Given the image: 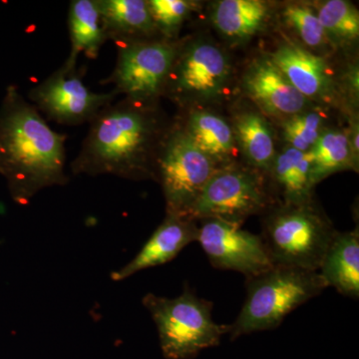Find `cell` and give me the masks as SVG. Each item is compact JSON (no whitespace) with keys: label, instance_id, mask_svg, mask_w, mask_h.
<instances>
[{"label":"cell","instance_id":"cell-17","mask_svg":"<svg viewBox=\"0 0 359 359\" xmlns=\"http://www.w3.org/2000/svg\"><path fill=\"white\" fill-rule=\"evenodd\" d=\"M269 13L259 0H222L215 6L212 22L226 39L245 41L263 29Z\"/></svg>","mask_w":359,"mask_h":359},{"label":"cell","instance_id":"cell-13","mask_svg":"<svg viewBox=\"0 0 359 359\" xmlns=\"http://www.w3.org/2000/svg\"><path fill=\"white\" fill-rule=\"evenodd\" d=\"M245 92L266 113L292 117L306 109L308 99L290 83L271 58L255 60L245 71Z\"/></svg>","mask_w":359,"mask_h":359},{"label":"cell","instance_id":"cell-15","mask_svg":"<svg viewBox=\"0 0 359 359\" xmlns=\"http://www.w3.org/2000/svg\"><path fill=\"white\" fill-rule=\"evenodd\" d=\"M306 99H323L332 92V81L325 60L294 43H285L271 57Z\"/></svg>","mask_w":359,"mask_h":359},{"label":"cell","instance_id":"cell-4","mask_svg":"<svg viewBox=\"0 0 359 359\" xmlns=\"http://www.w3.org/2000/svg\"><path fill=\"white\" fill-rule=\"evenodd\" d=\"M335 231L311 203H283L264 219L261 236L273 266L318 271Z\"/></svg>","mask_w":359,"mask_h":359},{"label":"cell","instance_id":"cell-18","mask_svg":"<svg viewBox=\"0 0 359 359\" xmlns=\"http://www.w3.org/2000/svg\"><path fill=\"white\" fill-rule=\"evenodd\" d=\"M269 172L282 193L283 203L295 204L311 201L314 185L309 152H301L292 147L285 149L275 158Z\"/></svg>","mask_w":359,"mask_h":359},{"label":"cell","instance_id":"cell-26","mask_svg":"<svg viewBox=\"0 0 359 359\" xmlns=\"http://www.w3.org/2000/svg\"><path fill=\"white\" fill-rule=\"evenodd\" d=\"M321 124L323 120L318 113H301L285 121L283 125V137L290 144V147L309 153L320 138Z\"/></svg>","mask_w":359,"mask_h":359},{"label":"cell","instance_id":"cell-23","mask_svg":"<svg viewBox=\"0 0 359 359\" xmlns=\"http://www.w3.org/2000/svg\"><path fill=\"white\" fill-rule=\"evenodd\" d=\"M323 29L340 41H353L359 35V14L355 7L346 0H328L318 11Z\"/></svg>","mask_w":359,"mask_h":359},{"label":"cell","instance_id":"cell-6","mask_svg":"<svg viewBox=\"0 0 359 359\" xmlns=\"http://www.w3.org/2000/svg\"><path fill=\"white\" fill-rule=\"evenodd\" d=\"M219 168L182 127L170 130L160 153L157 172L167 214L188 217L191 207Z\"/></svg>","mask_w":359,"mask_h":359},{"label":"cell","instance_id":"cell-24","mask_svg":"<svg viewBox=\"0 0 359 359\" xmlns=\"http://www.w3.org/2000/svg\"><path fill=\"white\" fill-rule=\"evenodd\" d=\"M283 18L304 44L318 48L325 43L327 33L318 13L311 7L301 4H289L283 11Z\"/></svg>","mask_w":359,"mask_h":359},{"label":"cell","instance_id":"cell-11","mask_svg":"<svg viewBox=\"0 0 359 359\" xmlns=\"http://www.w3.org/2000/svg\"><path fill=\"white\" fill-rule=\"evenodd\" d=\"M198 238L214 268L238 271L245 278L273 268L261 236L219 219H198Z\"/></svg>","mask_w":359,"mask_h":359},{"label":"cell","instance_id":"cell-10","mask_svg":"<svg viewBox=\"0 0 359 359\" xmlns=\"http://www.w3.org/2000/svg\"><path fill=\"white\" fill-rule=\"evenodd\" d=\"M230 73L224 52L215 44L197 40L179 47L164 93L180 105L212 100L222 93Z\"/></svg>","mask_w":359,"mask_h":359},{"label":"cell","instance_id":"cell-21","mask_svg":"<svg viewBox=\"0 0 359 359\" xmlns=\"http://www.w3.org/2000/svg\"><path fill=\"white\" fill-rule=\"evenodd\" d=\"M235 139L252 166L269 171L275 161V143L268 123L256 113H244L235 123Z\"/></svg>","mask_w":359,"mask_h":359},{"label":"cell","instance_id":"cell-9","mask_svg":"<svg viewBox=\"0 0 359 359\" xmlns=\"http://www.w3.org/2000/svg\"><path fill=\"white\" fill-rule=\"evenodd\" d=\"M32 105L47 119L67 126L90 123L118 94L96 93L85 85L77 60L67 57L59 69L30 90Z\"/></svg>","mask_w":359,"mask_h":359},{"label":"cell","instance_id":"cell-3","mask_svg":"<svg viewBox=\"0 0 359 359\" xmlns=\"http://www.w3.org/2000/svg\"><path fill=\"white\" fill-rule=\"evenodd\" d=\"M247 297L230 325L231 340L280 327L287 314L318 297L327 285L318 271L273 266L245 280Z\"/></svg>","mask_w":359,"mask_h":359},{"label":"cell","instance_id":"cell-5","mask_svg":"<svg viewBox=\"0 0 359 359\" xmlns=\"http://www.w3.org/2000/svg\"><path fill=\"white\" fill-rule=\"evenodd\" d=\"M142 302L157 327L165 358H197L201 351L219 346L230 332V325H219L212 318V302L189 287L174 299L147 294Z\"/></svg>","mask_w":359,"mask_h":359},{"label":"cell","instance_id":"cell-22","mask_svg":"<svg viewBox=\"0 0 359 359\" xmlns=\"http://www.w3.org/2000/svg\"><path fill=\"white\" fill-rule=\"evenodd\" d=\"M313 185L330 175L355 164L348 136L340 131L321 132L316 145L309 151Z\"/></svg>","mask_w":359,"mask_h":359},{"label":"cell","instance_id":"cell-16","mask_svg":"<svg viewBox=\"0 0 359 359\" xmlns=\"http://www.w3.org/2000/svg\"><path fill=\"white\" fill-rule=\"evenodd\" d=\"M318 273L327 287L358 301L359 297V233L335 231Z\"/></svg>","mask_w":359,"mask_h":359},{"label":"cell","instance_id":"cell-12","mask_svg":"<svg viewBox=\"0 0 359 359\" xmlns=\"http://www.w3.org/2000/svg\"><path fill=\"white\" fill-rule=\"evenodd\" d=\"M198 221L180 215L167 214L137 256L111 275L115 282L126 280L143 271L173 261L187 245L197 242Z\"/></svg>","mask_w":359,"mask_h":359},{"label":"cell","instance_id":"cell-1","mask_svg":"<svg viewBox=\"0 0 359 359\" xmlns=\"http://www.w3.org/2000/svg\"><path fill=\"white\" fill-rule=\"evenodd\" d=\"M155 103L125 98L104 108L89 123L74 175H112L129 180H157L158 161L166 135Z\"/></svg>","mask_w":359,"mask_h":359},{"label":"cell","instance_id":"cell-14","mask_svg":"<svg viewBox=\"0 0 359 359\" xmlns=\"http://www.w3.org/2000/svg\"><path fill=\"white\" fill-rule=\"evenodd\" d=\"M106 39L122 46L161 39L145 0H95Z\"/></svg>","mask_w":359,"mask_h":359},{"label":"cell","instance_id":"cell-2","mask_svg":"<svg viewBox=\"0 0 359 359\" xmlns=\"http://www.w3.org/2000/svg\"><path fill=\"white\" fill-rule=\"evenodd\" d=\"M66 139L14 85L7 87L0 105V174L16 203L27 205L43 189L68 183Z\"/></svg>","mask_w":359,"mask_h":359},{"label":"cell","instance_id":"cell-8","mask_svg":"<svg viewBox=\"0 0 359 359\" xmlns=\"http://www.w3.org/2000/svg\"><path fill=\"white\" fill-rule=\"evenodd\" d=\"M179 45L163 39L134 42L118 47L114 70L104 84L114 85L118 95L140 102L155 103L164 94Z\"/></svg>","mask_w":359,"mask_h":359},{"label":"cell","instance_id":"cell-20","mask_svg":"<svg viewBox=\"0 0 359 359\" xmlns=\"http://www.w3.org/2000/svg\"><path fill=\"white\" fill-rule=\"evenodd\" d=\"M200 150L217 164L226 163L235 146V134L223 118L209 112L196 111L182 127Z\"/></svg>","mask_w":359,"mask_h":359},{"label":"cell","instance_id":"cell-19","mask_svg":"<svg viewBox=\"0 0 359 359\" xmlns=\"http://www.w3.org/2000/svg\"><path fill=\"white\" fill-rule=\"evenodd\" d=\"M71 51L68 57L78 58L84 53L88 58L95 59L101 47L107 41L101 25L100 14L95 0H73L68 11Z\"/></svg>","mask_w":359,"mask_h":359},{"label":"cell","instance_id":"cell-25","mask_svg":"<svg viewBox=\"0 0 359 359\" xmlns=\"http://www.w3.org/2000/svg\"><path fill=\"white\" fill-rule=\"evenodd\" d=\"M148 6L161 39L173 41L190 15L193 4L186 0H149Z\"/></svg>","mask_w":359,"mask_h":359},{"label":"cell","instance_id":"cell-7","mask_svg":"<svg viewBox=\"0 0 359 359\" xmlns=\"http://www.w3.org/2000/svg\"><path fill=\"white\" fill-rule=\"evenodd\" d=\"M271 205L261 175L252 170L222 166L195 201L189 218L219 219L242 226L252 215L266 212Z\"/></svg>","mask_w":359,"mask_h":359}]
</instances>
